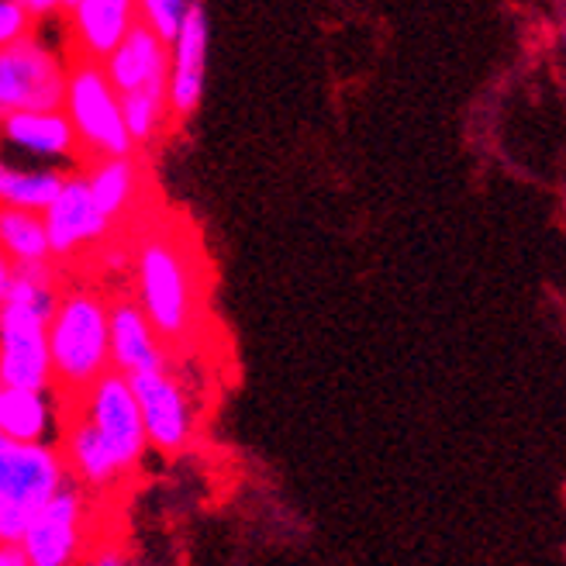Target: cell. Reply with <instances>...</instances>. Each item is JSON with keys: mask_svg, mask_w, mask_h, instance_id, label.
<instances>
[{"mask_svg": "<svg viewBox=\"0 0 566 566\" xmlns=\"http://www.w3.org/2000/svg\"><path fill=\"white\" fill-rule=\"evenodd\" d=\"M70 484L55 442H0V543L21 546L28 525Z\"/></svg>", "mask_w": 566, "mask_h": 566, "instance_id": "3", "label": "cell"}, {"mask_svg": "<svg viewBox=\"0 0 566 566\" xmlns=\"http://www.w3.org/2000/svg\"><path fill=\"white\" fill-rule=\"evenodd\" d=\"M563 39H566V35H563Z\"/></svg>", "mask_w": 566, "mask_h": 566, "instance_id": "28", "label": "cell"}, {"mask_svg": "<svg viewBox=\"0 0 566 566\" xmlns=\"http://www.w3.org/2000/svg\"><path fill=\"white\" fill-rule=\"evenodd\" d=\"M0 390H4V387H0ZM0 442H4V436H0Z\"/></svg>", "mask_w": 566, "mask_h": 566, "instance_id": "27", "label": "cell"}, {"mask_svg": "<svg viewBox=\"0 0 566 566\" xmlns=\"http://www.w3.org/2000/svg\"><path fill=\"white\" fill-rule=\"evenodd\" d=\"M135 405L142 415V429H146V442L159 449L163 457H177L193 442V405L190 394L180 384V377L163 366V370L135 374L128 377Z\"/></svg>", "mask_w": 566, "mask_h": 566, "instance_id": "9", "label": "cell"}, {"mask_svg": "<svg viewBox=\"0 0 566 566\" xmlns=\"http://www.w3.org/2000/svg\"><path fill=\"white\" fill-rule=\"evenodd\" d=\"M87 515H91L87 491L76 488L70 480L24 532L21 553L28 566H80L91 556Z\"/></svg>", "mask_w": 566, "mask_h": 566, "instance_id": "7", "label": "cell"}, {"mask_svg": "<svg viewBox=\"0 0 566 566\" xmlns=\"http://www.w3.org/2000/svg\"><path fill=\"white\" fill-rule=\"evenodd\" d=\"M0 566H28L21 546H11V543H0Z\"/></svg>", "mask_w": 566, "mask_h": 566, "instance_id": "26", "label": "cell"}, {"mask_svg": "<svg viewBox=\"0 0 566 566\" xmlns=\"http://www.w3.org/2000/svg\"><path fill=\"white\" fill-rule=\"evenodd\" d=\"M187 8L190 4H184V0H142V4H138V24L169 49L180 35Z\"/></svg>", "mask_w": 566, "mask_h": 566, "instance_id": "22", "label": "cell"}, {"mask_svg": "<svg viewBox=\"0 0 566 566\" xmlns=\"http://www.w3.org/2000/svg\"><path fill=\"white\" fill-rule=\"evenodd\" d=\"M35 39V18L28 14L24 0H0V49Z\"/></svg>", "mask_w": 566, "mask_h": 566, "instance_id": "23", "label": "cell"}, {"mask_svg": "<svg viewBox=\"0 0 566 566\" xmlns=\"http://www.w3.org/2000/svg\"><path fill=\"white\" fill-rule=\"evenodd\" d=\"M76 60L104 63L138 21V4L132 0H73L63 4Z\"/></svg>", "mask_w": 566, "mask_h": 566, "instance_id": "13", "label": "cell"}, {"mask_svg": "<svg viewBox=\"0 0 566 566\" xmlns=\"http://www.w3.org/2000/svg\"><path fill=\"white\" fill-rule=\"evenodd\" d=\"M11 280H14V266L11 260L4 256V249H0V307H4L8 294H11Z\"/></svg>", "mask_w": 566, "mask_h": 566, "instance_id": "25", "label": "cell"}, {"mask_svg": "<svg viewBox=\"0 0 566 566\" xmlns=\"http://www.w3.org/2000/svg\"><path fill=\"white\" fill-rule=\"evenodd\" d=\"M55 408L52 394L42 390H0V436L14 446H39L55 436Z\"/></svg>", "mask_w": 566, "mask_h": 566, "instance_id": "17", "label": "cell"}, {"mask_svg": "<svg viewBox=\"0 0 566 566\" xmlns=\"http://www.w3.org/2000/svg\"><path fill=\"white\" fill-rule=\"evenodd\" d=\"M63 115L73 125L80 153L91 159H122L132 156V142L122 122V97L107 83L101 63L73 60L66 66Z\"/></svg>", "mask_w": 566, "mask_h": 566, "instance_id": "4", "label": "cell"}, {"mask_svg": "<svg viewBox=\"0 0 566 566\" xmlns=\"http://www.w3.org/2000/svg\"><path fill=\"white\" fill-rule=\"evenodd\" d=\"M0 249H4V256L11 260V266H24V263H52L49 235H45V221H42V214L14 211V208H0Z\"/></svg>", "mask_w": 566, "mask_h": 566, "instance_id": "20", "label": "cell"}, {"mask_svg": "<svg viewBox=\"0 0 566 566\" xmlns=\"http://www.w3.org/2000/svg\"><path fill=\"white\" fill-rule=\"evenodd\" d=\"M76 411L97 429V436L111 449V457L118 460L125 476L142 467L149 442H146V429H142V415H138L128 377L107 370L91 390L80 394Z\"/></svg>", "mask_w": 566, "mask_h": 566, "instance_id": "6", "label": "cell"}, {"mask_svg": "<svg viewBox=\"0 0 566 566\" xmlns=\"http://www.w3.org/2000/svg\"><path fill=\"white\" fill-rule=\"evenodd\" d=\"M83 180H87V190L94 197L97 211L104 214V221L115 224L118 218H125L135 201H138V187H142V166L135 156H122V159H91L87 169H83Z\"/></svg>", "mask_w": 566, "mask_h": 566, "instance_id": "18", "label": "cell"}, {"mask_svg": "<svg viewBox=\"0 0 566 566\" xmlns=\"http://www.w3.org/2000/svg\"><path fill=\"white\" fill-rule=\"evenodd\" d=\"M208 8L190 4L177 42L169 45V80H166V104L169 118H187L205 97V73H208Z\"/></svg>", "mask_w": 566, "mask_h": 566, "instance_id": "11", "label": "cell"}, {"mask_svg": "<svg viewBox=\"0 0 566 566\" xmlns=\"http://www.w3.org/2000/svg\"><path fill=\"white\" fill-rule=\"evenodd\" d=\"M55 449H60L70 480L83 491H111L125 480L118 460L111 457V449L104 446L97 429L80 411L66 421L60 418V446Z\"/></svg>", "mask_w": 566, "mask_h": 566, "instance_id": "14", "label": "cell"}, {"mask_svg": "<svg viewBox=\"0 0 566 566\" xmlns=\"http://www.w3.org/2000/svg\"><path fill=\"white\" fill-rule=\"evenodd\" d=\"M80 566H132V559L118 546H101V549H91V556L83 559Z\"/></svg>", "mask_w": 566, "mask_h": 566, "instance_id": "24", "label": "cell"}, {"mask_svg": "<svg viewBox=\"0 0 566 566\" xmlns=\"http://www.w3.org/2000/svg\"><path fill=\"white\" fill-rule=\"evenodd\" d=\"M49 322L39 311L4 301L0 307V387L52 394Z\"/></svg>", "mask_w": 566, "mask_h": 566, "instance_id": "8", "label": "cell"}, {"mask_svg": "<svg viewBox=\"0 0 566 566\" xmlns=\"http://www.w3.org/2000/svg\"><path fill=\"white\" fill-rule=\"evenodd\" d=\"M45 235H49V252L55 260H70L80 249H91L111 235V221L97 211L94 197L87 190L83 174H70L60 197L45 208Z\"/></svg>", "mask_w": 566, "mask_h": 566, "instance_id": "10", "label": "cell"}, {"mask_svg": "<svg viewBox=\"0 0 566 566\" xmlns=\"http://www.w3.org/2000/svg\"><path fill=\"white\" fill-rule=\"evenodd\" d=\"M52 387L76 401L111 370L107 343V301L91 287H73L60 297L49 322Z\"/></svg>", "mask_w": 566, "mask_h": 566, "instance_id": "2", "label": "cell"}, {"mask_svg": "<svg viewBox=\"0 0 566 566\" xmlns=\"http://www.w3.org/2000/svg\"><path fill=\"white\" fill-rule=\"evenodd\" d=\"M4 146L45 166L83 156L63 111H21V115H11L0 125V149Z\"/></svg>", "mask_w": 566, "mask_h": 566, "instance_id": "16", "label": "cell"}, {"mask_svg": "<svg viewBox=\"0 0 566 566\" xmlns=\"http://www.w3.org/2000/svg\"><path fill=\"white\" fill-rule=\"evenodd\" d=\"M66 177L70 174L60 166H21L0 156V208L45 214V208L60 197Z\"/></svg>", "mask_w": 566, "mask_h": 566, "instance_id": "19", "label": "cell"}, {"mask_svg": "<svg viewBox=\"0 0 566 566\" xmlns=\"http://www.w3.org/2000/svg\"><path fill=\"white\" fill-rule=\"evenodd\" d=\"M107 83L118 97L138 94V91H166L169 80V49L153 39L146 28L135 21V28L125 35V42L101 63Z\"/></svg>", "mask_w": 566, "mask_h": 566, "instance_id": "15", "label": "cell"}, {"mask_svg": "<svg viewBox=\"0 0 566 566\" xmlns=\"http://www.w3.org/2000/svg\"><path fill=\"white\" fill-rule=\"evenodd\" d=\"M122 122L128 132L132 149L138 146H153L159 138V132L169 122V104H166V91H138L122 97Z\"/></svg>", "mask_w": 566, "mask_h": 566, "instance_id": "21", "label": "cell"}, {"mask_svg": "<svg viewBox=\"0 0 566 566\" xmlns=\"http://www.w3.org/2000/svg\"><path fill=\"white\" fill-rule=\"evenodd\" d=\"M107 343H111V370L122 377L149 374L169 366V353L153 332L149 318L142 315L135 297L107 301Z\"/></svg>", "mask_w": 566, "mask_h": 566, "instance_id": "12", "label": "cell"}, {"mask_svg": "<svg viewBox=\"0 0 566 566\" xmlns=\"http://www.w3.org/2000/svg\"><path fill=\"white\" fill-rule=\"evenodd\" d=\"M66 66L45 42L0 49V125L21 111H63Z\"/></svg>", "mask_w": 566, "mask_h": 566, "instance_id": "5", "label": "cell"}, {"mask_svg": "<svg viewBox=\"0 0 566 566\" xmlns=\"http://www.w3.org/2000/svg\"><path fill=\"white\" fill-rule=\"evenodd\" d=\"M201 260L184 232L169 224L149 232L135 249V304L149 318L159 343H187L201 322Z\"/></svg>", "mask_w": 566, "mask_h": 566, "instance_id": "1", "label": "cell"}]
</instances>
